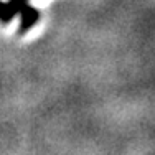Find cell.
Returning a JSON list of instances; mask_svg holds the SVG:
<instances>
[{"mask_svg": "<svg viewBox=\"0 0 155 155\" xmlns=\"http://www.w3.org/2000/svg\"><path fill=\"white\" fill-rule=\"evenodd\" d=\"M28 5V0H0V21L10 23Z\"/></svg>", "mask_w": 155, "mask_h": 155, "instance_id": "obj_1", "label": "cell"}, {"mask_svg": "<svg viewBox=\"0 0 155 155\" xmlns=\"http://www.w3.org/2000/svg\"><path fill=\"white\" fill-rule=\"evenodd\" d=\"M18 15H20V27H18V33H20V35H23L25 31H28L33 25L38 21L40 12L35 8V7H31L30 3H28V5L25 7V8L21 10Z\"/></svg>", "mask_w": 155, "mask_h": 155, "instance_id": "obj_2", "label": "cell"}]
</instances>
